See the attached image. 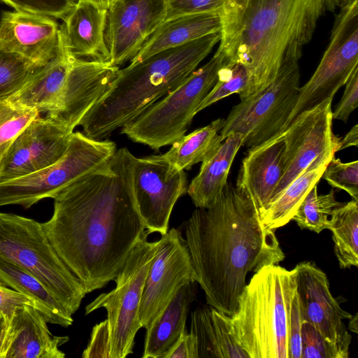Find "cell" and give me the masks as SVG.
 I'll return each instance as SVG.
<instances>
[{
  "mask_svg": "<svg viewBox=\"0 0 358 358\" xmlns=\"http://www.w3.org/2000/svg\"><path fill=\"white\" fill-rule=\"evenodd\" d=\"M136 157L116 150L101 167L53 198L41 223L50 243L86 294L114 280L146 229L135 199Z\"/></svg>",
  "mask_w": 358,
  "mask_h": 358,
  "instance_id": "1",
  "label": "cell"
},
{
  "mask_svg": "<svg viewBox=\"0 0 358 358\" xmlns=\"http://www.w3.org/2000/svg\"><path fill=\"white\" fill-rule=\"evenodd\" d=\"M194 280L207 304L231 317L250 273L285 259L275 230L266 227L252 199L227 182L208 208L184 224Z\"/></svg>",
  "mask_w": 358,
  "mask_h": 358,
  "instance_id": "2",
  "label": "cell"
},
{
  "mask_svg": "<svg viewBox=\"0 0 358 358\" xmlns=\"http://www.w3.org/2000/svg\"><path fill=\"white\" fill-rule=\"evenodd\" d=\"M340 0H250L218 49L228 62L243 65L251 94L269 85L287 61H298L320 19ZM250 94V95H251Z\"/></svg>",
  "mask_w": 358,
  "mask_h": 358,
  "instance_id": "3",
  "label": "cell"
},
{
  "mask_svg": "<svg viewBox=\"0 0 358 358\" xmlns=\"http://www.w3.org/2000/svg\"><path fill=\"white\" fill-rule=\"evenodd\" d=\"M221 31L155 53L119 69L80 120L83 133L101 140L137 117L181 84L220 41Z\"/></svg>",
  "mask_w": 358,
  "mask_h": 358,
  "instance_id": "4",
  "label": "cell"
},
{
  "mask_svg": "<svg viewBox=\"0 0 358 358\" xmlns=\"http://www.w3.org/2000/svg\"><path fill=\"white\" fill-rule=\"evenodd\" d=\"M294 270L270 264L255 272L230 317L231 332L249 358H289Z\"/></svg>",
  "mask_w": 358,
  "mask_h": 358,
  "instance_id": "5",
  "label": "cell"
},
{
  "mask_svg": "<svg viewBox=\"0 0 358 358\" xmlns=\"http://www.w3.org/2000/svg\"><path fill=\"white\" fill-rule=\"evenodd\" d=\"M0 257L40 280L71 314L86 292L49 241L41 223L0 213Z\"/></svg>",
  "mask_w": 358,
  "mask_h": 358,
  "instance_id": "6",
  "label": "cell"
},
{
  "mask_svg": "<svg viewBox=\"0 0 358 358\" xmlns=\"http://www.w3.org/2000/svg\"><path fill=\"white\" fill-rule=\"evenodd\" d=\"M227 61L219 49L181 84L121 128V134L155 150L185 135L201 103L217 82Z\"/></svg>",
  "mask_w": 358,
  "mask_h": 358,
  "instance_id": "7",
  "label": "cell"
},
{
  "mask_svg": "<svg viewBox=\"0 0 358 358\" xmlns=\"http://www.w3.org/2000/svg\"><path fill=\"white\" fill-rule=\"evenodd\" d=\"M116 150L114 141L73 131L65 153L57 162L31 174L0 183V206L20 205L29 208L43 199H53L103 166Z\"/></svg>",
  "mask_w": 358,
  "mask_h": 358,
  "instance_id": "8",
  "label": "cell"
},
{
  "mask_svg": "<svg viewBox=\"0 0 358 358\" xmlns=\"http://www.w3.org/2000/svg\"><path fill=\"white\" fill-rule=\"evenodd\" d=\"M145 234L135 245L115 277V287L102 293L85 307V315L103 308L107 312L108 358H125L133 353L134 338L141 328L139 308L146 277L158 242Z\"/></svg>",
  "mask_w": 358,
  "mask_h": 358,
  "instance_id": "9",
  "label": "cell"
},
{
  "mask_svg": "<svg viewBox=\"0 0 358 358\" xmlns=\"http://www.w3.org/2000/svg\"><path fill=\"white\" fill-rule=\"evenodd\" d=\"M300 83L298 61L285 62L275 78L234 106L220 131L222 141L238 133L243 145H260L283 132L296 101Z\"/></svg>",
  "mask_w": 358,
  "mask_h": 358,
  "instance_id": "10",
  "label": "cell"
},
{
  "mask_svg": "<svg viewBox=\"0 0 358 358\" xmlns=\"http://www.w3.org/2000/svg\"><path fill=\"white\" fill-rule=\"evenodd\" d=\"M329 43L314 73L299 87L285 129L301 113L333 99L358 67V0H340Z\"/></svg>",
  "mask_w": 358,
  "mask_h": 358,
  "instance_id": "11",
  "label": "cell"
},
{
  "mask_svg": "<svg viewBox=\"0 0 358 358\" xmlns=\"http://www.w3.org/2000/svg\"><path fill=\"white\" fill-rule=\"evenodd\" d=\"M332 100L303 111L285 130L283 174L272 201L313 162H329L336 152L339 138L332 132Z\"/></svg>",
  "mask_w": 358,
  "mask_h": 358,
  "instance_id": "12",
  "label": "cell"
},
{
  "mask_svg": "<svg viewBox=\"0 0 358 358\" xmlns=\"http://www.w3.org/2000/svg\"><path fill=\"white\" fill-rule=\"evenodd\" d=\"M139 308L141 327L154 323L180 288L194 282L190 254L179 229L172 228L157 241Z\"/></svg>",
  "mask_w": 358,
  "mask_h": 358,
  "instance_id": "13",
  "label": "cell"
},
{
  "mask_svg": "<svg viewBox=\"0 0 358 358\" xmlns=\"http://www.w3.org/2000/svg\"><path fill=\"white\" fill-rule=\"evenodd\" d=\"M133 187L145 229L149 234H165L176 201L187 193L185 171L174 168L163 155L136 157Z\"/></svg>",
  "mask_w": 358,
  "mask_h": 358,
  "instance_id": "14",
  "label": "cell"
},
{
  "mask_svg": "<svg viewBox=\"0 0 358 358\" xmlns=\"http://www.w3.org/2000/svg\"><path fill=\"white\" fill-rule=\"evenodd\" d=\"M166 0H116L107 10L105 42L108 62L131 61L145 41L165 21Z\"/></svg>",
  "mask_w": 358,
  "mask_h": 358,
  "instance_id": "15",
  "label": "cell"
},
{
  "mask_svg": "<svg viewBox=\"0 0 358 358\" xmlns=\"http://www.w3.org/2000/svg\"><path fill=\"white\" fill-rule=\"evenodd\" d=\"M294 270L302 321L312 324L348 358L351 335L343 320L352 315L341 308L330 291L327 275L314 262H301Z\"/></svg>",
  "mask_w": 358,
  "mask_h": 358,
  "instance_id": "16",
  "label": "cell"
},
{
  "mask_svg": "<svg viewBox=\"0 0 358 358\" xmlns=\"http://www.w3.org/2000/svg\"><path fill=\"white\" fill-rule=\"evenodd\" d=\"M71 134L46 116L35 118L17 136L0 162V183L57 162L65 153Z\"/></svg>",
  "mask_w": 358,
  "mask_h": 358,
  "instance_id": "17",
  "label": "cell"
},
{
  "mask_svg": "<svg viewBox=\"0 0 358 358\" xmlns=\"http://www.w3.org/2000/svg\"><path fill=\"white\" fill-rule=\"evenodd\" d=\"M117 66L107 62L74 59L58 108L46 114L70 131L98 101L117 76Z\"/></svg>",
  "mask_w": 358,
  "mask_h": 358,
  "instance_id": "18",
  "label": "cell"
},
{
  "mask_svg": "<svg viewBox=\"0 0 358 358\" xmlns=\"http://www.w3.org/2000/svg\"><path fill=\"white\" fill-rule=\"evenodd\" d=\"M0 43L36 68L54 59L59 49V25L50 16L22 11H3Z\"/></svg>",
  "mask_w": 358,
  "mask_h": 358,
  "instance_id": "19",
  "label": "cell"
},
{
  "mask_svg": "<svg viewBox=\"0 0 358 358\" xmlns=\"http://www.w3.org/2000/svg\"><path fill=\"white\" fill-rule=\"evenodd\" d=\"M43 314L31 305L15 308L0 331V358H64L68 336L52 335Z\"/></svg>",
  "mask_w": 358,
  "mask_h": 358,
  "instance_id": "20",
  "label": "cell"
},
{
  "mask_svg": "<svg viewBox=\"0 0 358 358\" xmlns=\"http://www.w3.org/2000/svg\"><path fill=\"white\" fill-rule=\"evenodd\" d=\"M284 131L250 148L238 172L236 187L252 199L259 215L271 202L283 174Z\"/></svg>",
  "mask_w": 358,
  "mask_h": 358,
  "instance_id": "21",
  "label": "cell"
},
{
  "mask_svg": "<svg viewBox=\"0 0 358 358\" xmlns=\"http://www.w3.org/2000/svg\"><path fill=\"white\" fill-rule=\"evenodd\" d=\"M107 10L90 1H77L62 19L59 36L73 57L108 62L105 42Z\"/></svg>",
  "mask_w": 358,
  "mask_h": 358,
  "instance_id": "22",
  "label": "cell"
},
{
  "mask_svg": "<svg viewBox=\"0 0 358 358\" xmlns=\"http://www.w3.org/2000/svg\"><path fill=\"white\" fill-rule=\"evenodd\" d=\"M59 36L57 56L45 66L38 68L22 87L7 101L16 107L34 109L46 114L59 105L66 80L74 60Z\"/></svg>",
  "mask_w": 358,
  "mask_h": 358,
  "instance_id": "23",
  "label": "cell"
},
{
  "mask_svg": "<svg viewBox=\"0 0 358 358\" xmlns=\"http://www.w3.org/2000/svg\"><path fill=\"white\" fill-rule=\"evenodd\" d=\"M217 13H196L166 20L145 41L130 64L138 63L166 49L177 47L221 31Z\"/></svg>",
  "mask_w": 358,
  "mask_h": 358,
  "instance_id": "24",
  "label": "cell"
},
{
  "mask_svg": "<svg viewBox=\"0 0 358 358\" xmlns=\"http://www.w3.org/2000/svg\"><path fill=\"white\" fill-rule=\"evenodd\" d=\"M230 317L208 304L192 313L190 333L196 338L198 358H249L231 332Z\"/></svg>",
  "mask_w": 358,
  "mask_h": 358,
  "instance_id": "25",
  "label": "cell"
},
{
  "mask_svg": "<svg viewBox=\"0 0 358 358\" xmlns=\"http://www.w3.org/2000/svg\"><path fill=\"white\" fill-rule=\"evenodd\" d=\"M238 133L229 134L218 148L201 162L199 173L187 187V193L196 208H208L227 182L233 161L243 145Z\"/></svg>",
  "mask_w": 358,
  "mask_h": 358,
  "instance_id": "26",
  "label": "cell"
},
{
  "mask_svg": "<svg viewBox=\"0 0 358 358\" xmlns=\"http://www.w3.org/2000/svg\"><path fill=\"white\" fill-rule=\"evenodd\" d=\"M194 282L184 285L150 328L146 329L143 358H162L185 330Z\"/></svg>",
  "mask_w": 358,
  "mask_h": 358,
  "instance_id": "27",
  "label": "cell"
},
{
  "mask_svg": "<svg viewBox=\"0 0 358 358\" xmlns=\"http://www.w3.org/2000/svg\"><path fill=\"white\" fill-rule=\"evenodd\" d=\"M0 284L29 299L48 323L68 327L73 320L64 306L36 277L0 257Z\"/></svg>",
  "mask_w": 358,
  "mask_h": 358,
  "instance_id": "28",
  "label": "cell"
},
{
  "mask_svg": "<svg viewBox=\"0 0 358 358\" xmlns=\"http://www.w3.org/2000/svg\"><path fill=\"white\" fill-rule=\"evenodd\" d=\"M328 163L315 161L290 182L261 213L262 223L275 230L288 224L310 190L318 184Z\"/></svg>",
  "mask_w": 358,
  "mask_h": 358,
  "instance_id": "29",
  "label": "cell"
},
{
  "mask_svg": "<svg viewBox=\"0 0 358 358\" xmlns=\"http://www.w3.org/2000/svg\"><path fill=\"white\" fill-rule=\"evenodd\" d=\"M224 119L218 118L208 125L183 135L163 155L178 170H189L214 152L223 141L220 131Z\"/></svg>",
  "mask_w": 358,
  "mask_h": 358,
  "instance_id": "30",
  "label": "cell"
},
{
  "mask_svg": "<svg viewBox=\"0 0 358 358\" xmlns=\"http://www.w3.org/2000/svg\"><path fill=\"white\" fill-rule=\"evenodd\" d=\"M341 268L358 266V201L342 203L332 212L329 228Z\"/></svg>",
  "mask_w": 358,
  "mask_h": 358,
  "instance_id": "31",
  "label": "cell"
},
{
  "mask_svg": "<svg viewBox=\"0 0 358 358\" xmlns=\"http://www.w3.org/2000/svg\"><path fill=\"white\" fill-rule=\"evenodd\" d=\"M341 203L336 200L334 189L325 194H318L317 185H315L298 207L292 220L301 229L319 234L328 229L329 217Z\"/></svg>",
  "mask_w": 358,
  "mask_h": 358,
  "instance_id": "32",
  "label": "cell"
},
{
  "mask_svg": "<svg viewBox=\"0 0 358 358\" xmlns=\"http://www.w3.org/2000/svg\"><path fill=\"white\" fill-rule=\"evenodd\" d=\"M233 94H238L241 100L247 98L251 94V82L243 65L227 61L220 69L216 83L201 103L197 113Z\"/></svg>",
  "mask_w": 358,
  "mask_h": 358,
  "instance_id": "33",
  "label": "cell"
},
{
  "mask_svg": "<svg viewBox=\"0 0 358 358\" xmlns=\"http://www.w3.org/2000/svg\"><path fill=\"white\" fill-rule=\"evenodd\" d=\"M37 69L0 43V102L17 93Z\"/></svg>",
  "mask_w": 358,
  "mask_h": 358,
  "instance_id": "34",
  "label": "cell"
},
{
  "mask_svg": "<svg viewBox=\"0 0 358 358\" xmlns=\"http://www.w3.org/2000/svg\"><path fill=\"white\" fill-rule=\"evenodd\" d=\"M38 116L36 110L0 102V162L17 136Z\"/></svg>",
  "mask_w": 358,
  "mask_h": 358,
  "instance_id": "35",
  "label": "cell"
},
{
  "mask_svg": "<svg viewBox=\"0 0 358 358\" xmlns=\"http://www.w3.org/2000/svg\"><path fill=\"white\" fill-rule=\"evenodd\" d=\"M322 178L332 187L346 192L358 201V161L342 162L334 156L328 163Z\"/></svg>",
  "mask_w": 358,
  "mask_h": 358,
  "instance_id": "36",
  "label": "cell"
},
{
  "mask_svg": "<svg viewBox=\"0 0 358 358\" xmlns=\"http://www.w3.org/2000/svg\"><path fill=\"white\" fill-rule=\"evenodd\" d=\"M301 338V358H343L335 345L305 321L302 322Z\"/></svg>",
  "mask_w": 358,
  "mask_h": 358,
  "instance_id": "37",
  "label": "cell"
},
{
  "mask_svg": "<svg viewBox=\"0 0 358 358\" xmlns=\"http://www.w3.org/2000/svg\"><path fill=\"white\" fill-rule=\"evenodd\" d=\"M15 10L63 19L76 3V0H1Z\"/></svg>",
  "mask_w": 358,
  "mask_h": 358,
  "instance_id": "38",
  "label": "cell"
},
{
  "mask_svg": "<svg viewBox=\"0 0 358 358\" xmlns=\"http://www.w3.org/2000/svg\"><path fill=\"white\" fill-rule=\"evenodd\" d=\"M166 1L168 7L167 20L181 15L196 13H217L220 15L227 0Z\"/></svg>",
  "mask_w": 358,
  "mask_h": 358,
  "instance_id": "39",
  "label": "cell"
},
{
  "mask_svg": "<svg viewBox=\"0 0 358 358\" xmlns=\"http://www.w3.org/2000/svg\"><path fill=\"white\" fill-rule=\"evenodd\" d=\"M345 85L343 96L332 112V118L347 122L358 106V67L354 69Z\"/></svg>",
  "mask_w": 358,
  "mask_h": 358,
  "instance_id": "40",
  "label": "cell"
},
{
  "mask_svg": "<svg viewBox=\"0 0 358 358\" xmlns=\"http://www.w3.org/2000/svg\"><path fill=\"white\" fill-rule=\"evenodd\" d=\"M35 304L21 293L0 284V313L3 317V323L9 324L17 307L22 305Z\"/></svg>",
  "mask_w": 358,
  "mask_h": 358,
  "instance_id": "41",
  "label": "cell"
},
{
  "mask_svg": "<svg viewBox=\"0 0 358 358\" xmlns=\"http://www.w3.org/2000/svg\"><path fill=\"white\" fill-rule=\"evenodd\" d=\"M108 333L107 321L105 320L94 327L90 342L83 351L82 357L108 358Z\"/></svg>",
  "mask_w": 358,
  "mask_h": 358,
  "instance_id": "42",
  "label": "cell"
},
{
  "mask_svg": "<svg viewBox=\"0 0 358 358\" xmlns=\"http://www.w3.org/2000/svg\"><path fill=\"white\" fill-rule=\"evenodd\" d=\"M162 358H198L195 336L185 329Z\"/></svg>",
  "mask_w": 358,
  "mask_h": 358,
  "instance_id": "43",
  "label": "cell"
},
{
  "mask_svg": "<svg viewBox=\"0 0 358 358\" xmlns=\"http://www.w3.org/2000/svg\"><path fill=\"white\" fill-rule=\"evenodd\" d=\"M250 0H227L221 14V36H225L233 27Z\"/></svg>",
  "mask_w": 358,
  "mask_h": 358,
  "instance_id": "44",
  "label": "cell"
},
{
  "mask_svg": "<svg viewBox=\"0 0 358 358\" xmlns=\"http://www.w3.org/2000/svg\"><path fill=\"white\" fill-rule=\"evenodd\" d=\"M357 145L358 125L355 124L342 139H338L336 146V152L352 146L357 147Z\"/></svg>",
  "mask_w": 358,
  "mask_h": 358,
  "instance_id": "45",
  "label": "cell"
},
{
  "mask_svg": "<svg viewBox=\"0 0 358 358\" xmlns=\"http://www.w3.org/2000/svg\"><path fill=\"white\" fill-rule=\"evenodd\" d=\"M92 2L101 8L108 9L110 5L116 0H77Z\"/></svg>",
  "mask_w": 358,
  "mask_h": 358,
  "instance_id": "46",
  "label": "cell"
},
{
  "mask_svg": "<svg viewBox=\"0 0 358 358\" xmlns=\"http://www.w3.org/2000/svg\"><path fill=\"white\" fill-rule=\"evenodd\" d=\"M2 327H3V317H2L1 314L0 313V331L2 329Z\"/></svg>",
  "mask_w": 358,
  "mask_h": 358,
  "instance_id": "47",
  "label": "cell"
}]
</instances>
